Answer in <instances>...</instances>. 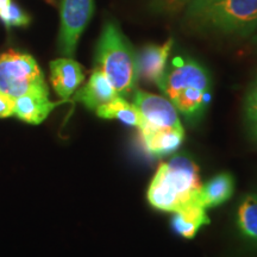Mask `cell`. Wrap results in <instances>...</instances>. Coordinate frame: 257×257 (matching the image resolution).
Listing matches in <instances>:
<instances>
[{"mask_svg":"<svg viewBox=\"0 0 257 257\" xmlns=\"http://www.w3.org/2000/svg\"><path fill=\"white\" fill-rule=\"evenodd\" d=\"M199 168L188 156L178 155L162 163L148 189V200L160 211L178 212L197 200L201 188Z\"/></svg>","mask_w":257,"mask_h":257,"instance_id":"cell-1","label":"cell"},{"mask_svg":"<svg viewBox=\"0 0 257 257\" xmlns=\"http://www.w3.org/2000/svg\"><path fill=\"white\" fill-rule=\"evenodd\" d=\"M234 181L229 173L214 176L205 186H201L197 194V201L204 208L218 206L232 197Z\"/></svg>","mask_w":257,"mask_h":257,"instance_id":"cell-14","label":"cell"},{"mask_svg":"<svg viewBox=\"0 0 257 257\" xmlns=\"http://www.w3.org/2000/svg\"><path fill=\"white\" fill-rule=\"evenodd\" d=\"M252 42H253V44H255L256 48H257V34L255 35V36H253V38H252Z\"/></svg>","mask_w":257,"mask_h":257,"instance_id":"cell-21","label":"cell"},{"mask_svg":"<svg viewBox=\"0 0 257 257\" xmlns=\"http://www.w3.org/2000/svg\"><path fill=\"white\" fill-rule=\"evenodd\" d=\"M210 224V218L206 214V208L198 204L197 200L189 202L175 212L172 226L176 233L186 239L194 238L201 226Z\"/></svg>","mask_w":257,"mask_h":257,"instance_id":"cell-13","label":"cell"},{"mask_svg":"<svg viewBox=\"0 0 257 257\" xmlns=\"http://www.w3.org/2000/svg\"><path fill=\"white\" fill-rule=\"evenodd\" d=\"M64 101H50L49 93H29L15 99L14 115L25 123L37 125L47 119L50 112Z\"/></svg>","mask_w":257,"mask_h":257,"instance_id":"cell-10","label":"cell"},{"mask_svg":"<svg viewBox=\"0 0 257 257\" xmlns=\"http://www.w3.org/2000/svg\"><path fill=\"white\" fill-rule=\"evenodd\" d=\"M14 115V100L0 93V118Z\"/></svg>","mask_w":257,"mask_h":257,"instance_id":"cell-19","label":"cell"},{"mask_svg":"<svg viewBox=\"0 0 257 257\" xmlns=\"http://www.w3.org/2000/svg\"><path fill=\"white\" fill-rule=\"evenodd\" d=\"M0 93L15 100L29 93H49V89L34 57L9 50L0 55Z\"/></svg>","mask_w":257,"mask_h":257,"instance_id":"cell-4","label":"cell"},{"mask_svg":"<svg viewBox=\"0 0 257 257\" xmlns=\"http://www.w3.org/2000/svg\"><path fill=\"white\" fill-rule=\"evenodd\" d=\"M85 80V73L80 63L70 57L57 59L50 62V81L60 98L67 100Z\"/></svg>","mask_w":257,"mask_h":257,"instance_id":"cell-9","label":"cell"},{"mask_svg":"<svg viewBox=\"0 0 257 257\" xmlns=\"http://www.w3.org/2000/svg\"><path fill=\"white\" fill-rule=\"evenodd\" d=\"M237 224L240 233L257 245V194H249L243 199L237 213Z\"/></svg>","mask_w":257,"mask_h":257,"instance_id":"cell-16","label":"cell"},{"mask_svg":"<svg viewBox=\"0 0 257 257\" xmlns=\"http://www.w3.org/2000/svg\"><path fill=\"white\" fill-rule=\"evenodd\" d=\"M95 68L104 73L121 98L133 94L138 80L137 54L113 22L105 24L99 37Z\"/></svg>","mask_w":257,"mask_h":257,"instance_id":"cell-2","label":"cell"},{"mask_svg":"<svg viewBox=\"0 0 257 257\" xmlns=\"http://www.w3.org/2000/svg\"><path fill=\"white\" fill-rule=\"evenodd\" d=\"M11 0H0V16H2L6 11V9L9 8V5L11 4Z\"/></svg>","mask_w":257,"mask_h":257,"instance_id":"cell-20","label":"cell"},{"mask_svg":"<svg viewBox=\"0 0 257 257\" xmlns=\"http://www.w3.org/2000/svg\"><path fill=\"white\" fill-rule=\"evenodd\" d=\"M94 14V0H61L59 50L66 57L75 54L79 40Z\"/></svg>","mask_w":257,"mask_h":257,"instance_id":"cell-5","label":"cell"},{"mask_svg":"<svg viewBox=\"0 0 257 257\" xmlns=\"http://www.w3.org/2000/svg\"><path fill=\"white\" fill-rule=\"evenodd\" d=\"M245 119L250 128V133L257 138V79L252 82L244 104Z\"/></svg>","mask_w":257,"mask_h":257,"instance_id":"cell-17","label":"cell"},{"mask_svg":"<svg viewBox=\"0 0 257 257\" xmlns=\"http://www.w3.org/2000/svg\"><path fill=\"white\" fill-rule=\"evenodd\" d=\"M173 43L174 41L168 40L161 46L149 44L142 48V50L137 54L138 78L159 86L165 75L166 63L173 48Z\"/></svg>","mask_w":257,"mask_h":257,"instance_id":"cell-8","label":"cell"},{"mask_svg":"<svg viewBox=\"0 0 257 257\" xmlns=\"http://www.w3.org/2000/svg\"><path fill=\"white\" fill-rule=\"evenodd\" d=\"M182 3H187V2H191V0H181Z\"/></svg>","mask_w":257,"mask_h":257,"instance_id":"cell-22","label":"cell"},{"mask_svg":"<svg viewBox=\"0 0 257 257\" xmlns=\"http://www.w3.org/2000/svg\"><path fill=\"white\" fill-rule=\"evenodd\" d=\"M186 16L201 28L249 36L257 30V0H191Z\"/></svg>","mask_w":257,"mask_h":257,"instance_id":"cell-3","label":"cell"},{"mask_svg":"<svg viewBox=\"0 0 257 257\" xmlns=\"http://www.w3.org/2000/svg\"><path fill=\"white\" fill-rule=\"evenodd\" d=\"M117 96L118 93L115 92L110 80L106 78L101 70L94 68L88 82L85 87L76 92L74 99L75 101L82 102L89 110L95 111L96 108L113 100Z\"/></svg>","mask_w":257,"mask_h":257,"instance_id":"cell-11","label":"cell"},{"mask_svg":"<svg viewBox=\"0 0 257 257\" xmlns=\"http://www.w3.org/2000/svg\"><path fill=\"white\" fill-rule=\"evenodd\" d=\"M0 19L8 28L25 27L30 23V17L15 3H11L9 5L4 14L0 16Z\"/></svg>","mask_w":257,"mask_h":257,"instance_id":"cell-18","label":"cell"},{"mask_svg":"<svg viewBox=\"0 0 257 257\" xmlns=\"http://www.w3.org/2000/svg\"><path fill=\"white\" fill-rule=\"evenodd\" d=\"M159 87L167 98L172 99L178 93L187 89L210 91L211 80L207 70L197 61L176 57L173 60L170 68L166 69Z\"/></svg>","mask_w":257,"mask_h":257,"instance_id":"cell-7","label":"cell"},{"mask_svg":"<svg viewBox=\"0 0 257 257\" xmlns=\"http://www.w3.org/2000/svg\"><path fill=\"white\" fill-rule=\"evenodd\" d=\"M133 105L140 114L141 126L138 128L141 133L160 128L182 127L178 110L168 98L137 91L134 94Z\"/></svg>","mask_w":257,"mask_h":257,"instance_id":"cell-6","label":"cell"},{"mask_svg":"<svg viewBox=\"0 0 257 257\" xmlns=\"http://www.w3.org/2000/svg\"><path fill=\"white\" fill-rule=\"evenodd\" d=\"M144 148L150 155L161 157L170 155L178 150L185 138L182 127L160 128V130L144 131L141 133Z\"/></svg>","mask_w":257,"mask_h":257,"instance_id":"cell-12","label":"cell"},{"mask_svg":"<svg viewBox=\"0 0 257 257\" xmlns=\"http://www.w3.org/2000/svg\"><path fill=\"white\" fill-rule=\"evenodd\" d=\"M95 112L99 117L104 118V119H118L130 126H141L140 114L135 106L119 95L107 104L96 108Z\"/></svg>","mask_w":257,"mask_h":257,"instance_id":"cell-15","label":"cell"}]
</instances>
